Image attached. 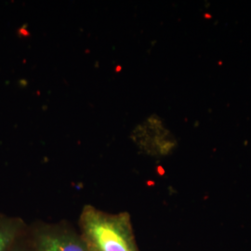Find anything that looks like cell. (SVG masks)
I'll use <instances>...</instances> for the list:
<instances>
[{
    "label": "cell",
    "instance_id": "obj_1",
    "mask_svg": "<svg viewBox=\"0 0 251 251\" xmlns=\"http://www.w3.org/2000/svg\"><path fill=\"white\" fill-rule=\"evenodd\" d=\"M78 226L90 251H140L128 212L109 213L86 205Z\"/></svg>",
    "mask_w": 251,
    "mask_h": 251
},
{
    "label": "cell",
    "instance_id": "obj_2",
    "mask_svg": "<svg viewBox=\"0 0 251 251\" xmlns=\"http://www.w3.org/2000/svg\"><path fill=\"white\" fill-rule=\"evenodd\" d=\"M28 235L33 251H90L71 225L65 222L29 225Z\"/></svg>",
    "mask_w": 251,
    "mask_h": 251
},
{
    "label": "cell",
    "instance_id": "obj_3",
    "mask_svg": "<svg viewBox=\"0 0 251 251\" xmlns=\"http://www.w3.org/2000/svg\"><path fill=\"white\" fill-rule=\"evenodd\" d=\"M29 225L19 218L0 213V251H9L26 233Z\"/></svg>",
    "mask_w": 251,
    "mask_h": 251
},
{
    "label": "cell",
    "instance_id": "obj_4",
    "mask_svg": "<svg viewBox=\"0 0 251 251\" xmlns=\"http://www.w3.org/2000/svg\"><path fill=\"white\" fill-rule=\"evenodd\" d=\"M9 251H33L31 242L29 239V235H28V230L26 233H25L18 241L14 244V246Z\"/></svg>",
    "mask_w": 251,
    "mask_h": 251
}]
</instances>
